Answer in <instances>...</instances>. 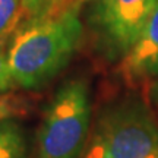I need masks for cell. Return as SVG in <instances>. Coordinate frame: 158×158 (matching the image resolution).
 I'll return each mask as SVG.
<instances>
[{
  "label": "cell",
  "instance_id": "cell-13",
  "mask_svg": "<svg viewBox=\"0 0 158 158\" xmlns=\"http://www.w3.org/2000/svg\"><path fill=\"white\" fill-rule=\"evenodd\" d=\"M79 3H82V2H89V0H78Z\"/></svg>",
  "mask_w": 158,
  "mask_h": 158
},
{
  "label": "cell",
  "instance_id": "cell-4",
  "mask_svg": "<svg viewBox=\"0 0 158 158\" xmlns=\"http://www.w3.org/2000/svg\"><path fill=\"white\" fill-rule=\"evenodd\" d=\"M158 0H101L95 25L104 53L110 59L124 57L139 38Z\"/></svg>",
  "mask_w": 158,
  "mask_h": 158
},
{
  "label": "cell",
  "instance_id": "cell-10",
  "mask_svg": "<svg viewBox=\"0 0 158 158\" xmlns=\"http://www.w3.org/2000/svg\"><path fill=\"white\" fill-rule=\"evenodd\" d=\"M84 158H113L111 155H108L104 149H102L97 142L92 141V145H91V148L86 151V154H85Z\"/></svg>",
  "mask_w": 158,
  "mask_h": 158
},
{
  "label": "cell",
  "instance_id": "cell-6",
  "mask_svg": "<svg viewBox=\"0 0 158 158\" xmlns=\"http://www.w3.org/2000/svg\"><path fill=\"white\" fill-rule=\"evenodd\" d=\"M0 158H29L25 129L12 116L0 117Z\"/></svg>",
  "mask_w": 158,
  "mask_h": 158
},
{
  "label": "cell",
  "instance_id": "cell-8",
  "mask_svg": "<svg viewBox=\"0 0 158 158\" xmlns=\"http://www.w3.org/2000/svg\"><path fill=\"white\" fill-rule=\"evenodd\" d=\"M68 0H22V15L27 19H38L62 10Z\"/></svg>",
  "mask_w": 158,
  "mask_h": 158
},
{
  "label": "cell",
  "instance_id": "cell-5",
  "mask_svg": "<svg viewBox=\"0 0 158 158\" xmlns=\"http://www.w3.org/2000/svg\"><path fill=\"white\" fill-rule=\"evenodd\" d=\"M123 73L135 82L158 76V3L139 38L124 56Z\"/></svg>",
  "mask_w": 158,
  "mask_h": 158
},
{
  "label": "cell",
  "instance_id": "cell-2",
  "mask_svg": "<svg viewBox=\"0 0 158 158\" xmlns=\"http://www.w3.org/2000/svg\"><path fill=\"white\" fill-rule=\"evenodd\" d=\"M91 124V92L84 78L64 81L51 97L37 133V158H79Z\"/></svg>",
  "mask_w": 158,
  "mask_h": 158
},
{
  "label": "cell",
  "instance_id": "cell-3",
  "mask_svg": "<svg viewBox=\"0 0 158 158\" xmlns=\"http://www.w3.org/2000/svg\"><path fill=\"white\" fill-rule=\"evenodd\" d=\"M92 141L113 158H158V122L138 98H124L100 113Z\"/></svg>",
  "mask_w": 158,
  "mask_h": 158
},
{
  "label": "cell",
  "instance_id": "cell-1",
  "mask_svg": "<svg viewBox=\"0 0 158 158\" xmlns=\"http://www.w3.org/2000/svg\"><path fill=\"white\" fill-rule=\"evenodd\" d=\"M79 2L38 19H27L6 51L13 86L40 89L69 64L82 41Z\"/></svg>",
  "mask_w": 158,
  "mask_h": 158
},
{
  "label": "cell",
  "instance_id": "cell-9",
  "mask_svg": "<svg viewBox=\"0 0 158 158\" xmlns=\"http://www.w3.org/2000/svg\"><path fill=\"white\" fill-rule=\"evenodd\" d=\"M12 88H15V86H13V82H12L10 73H9L6 51L0 45V94H5Z\"/></svg>",
  "mask_w": 158,
  "mask_h": 158
},
{
  "label": "cell",
  "instance_id": "cell-11",
  "mask_svg": "<svg viewBox=\"0 0 158 158\" xmlns=\"http://www.w3.org/2000/svg\"><path fill=\"white\" fill-rule=\"evenodd\" d=\"M7 116H12L10 106L5 101H0V117H7Z\"/></svg>",
  "mask_w": 158,
  "mask_h": 158
},
{
  "label": "cell",
  "instance_id": "cell-12",
  "mask_svg": "<svg viewBox=\"0 0 158 158\" xmlns=\"http://www.w3.org/2000/svg\"><path fill=\"white\" fill-rule=\"evenodd\" d=\"M151 98L155 104H158V81L152 85V89H151Z\"/></svg>",
  "mask_w": 158,
  "mask_h": 158
},
{
  "label": "cell",
  "instance_id": "cell-7",
  "mask_svg": "<svg viewBox=\"0 0 158 158\" xmlns=\"http://www.w3.org/2000/svg\"><path fill=\"white\" fill-rule=\"evenodd\" d=\"M22 15V0H0V40L18 27Z\"/></svg>",
  "mask_w": 158,
  "mask_h": 158
}]
</instances>
